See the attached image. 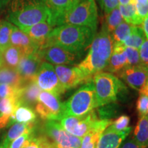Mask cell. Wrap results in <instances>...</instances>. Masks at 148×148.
<instances>
[{"label":"cell","instance_id":"cell-1","mask_svg":"<svg viewBox=\"0 0 148 148\" xmlns=\"http://www.w3.org/2000/svg\"><path fill=\"white\" fill-rule=\"evenodd\" d=\"M95 31L96 29L86 26L70 24L58 25L49 35L45 47L56 45L71 52L81 54L91 43L95 36Z\"/></svg>","mask_w":148,"mask_h":148},{"label":"cell","instance_id":"cell-2","mask_svg":"<svg viewBox=\"0 0 148 148\" xmlns=\"http://www.w3.org/2000/svg\"><path fill=\"white\" fill-rule=\"evenodd\" d=\"M113 50V41L110 33L104 27L95 36L90 43L89 51L77 65L86 76L92 79L94 75L100 73L108 66Z\"/></svg>","mask_w":148,"mask_h":148},{"label":"cell","instance_id":"cell-3","mask_svg":"<svg viewBox=\"0 0 148 148\" xmlns=\"http://www.w3.org/2000/svg\"><path fill=\"white\" fill-rule=\"evenodd\" d=\"M8 20L22 29L47 20L51 22V14L44 0H13L9 10Z\"/></svg>","mask_w":148,"mask_h":148},{"label":"cell","instance_id":"cell-4","mask_svg":"<svg viewBox=\"0 0 148 148\" xmlns=\"http://www.w3.org/2000/svg\"><path fill=\"white\" fill-rule=\"evenodd\" d=\"M95 86L96 107L115 102L118 97L124 90L126 86L114 74L107 72H100L95 74L93 77Z\"/></svg>","mask_w":148,"mask_h":148},{"label":"cell","instance_id":"cell-5","mask_svg":"<svg viewBox=\"0 0 148 148\" xmlns=\"http://www.w3.org/2000/svg\"><path fill=\"white\" fill-rule=\"evenodd\" d=\"M97 10L95 0H80L56 21V27L63 24L86 26L96 29Z\"/></svg>","mask_w":148,"mask_h":148},{"label":"cell","instance_id":"cell-6","mask_svg":"<svg viewBox=\"0 0 148 148\" xmlns=\"http://www.w3.org/2000/svg\"><path fill=\"white\" fill-rule=\"evenodd\" d=\"M64 104V116H81L97 108L94 83L90 81L82 85Z\"/></svg>","mask_w":148,"mask_h":148},{"label":"cell","instance_id":"cell-7","mask_svg":"<svg viewBox=\"0 0 148 148\" xmlns=\"http://www.w3.org/2000/svg\"><path fill=\"white\" fill-rule=\"evenodd\" d=\"M42 134L47 138L51 148H79L82 138L66 132L57 121H45Z\"/></svg>","mask_w":148,"mask_h":148},{"label":"cell","instance_id":"cell-8","mask_svg":"<svg viewBox=\"0 0 148 148\" xmlns=\"http://www.w3.org/2000/svg\"><path fill=\"white\" fill-rule=\"evenodd\" d=\"M35 110L44 121H59L64 116V104L59 97L42 90L38 95Z\"/></svg>","mask_w":148,"mask_h":148},{"label":"cell","instance_id":"cell-9","mask_svg":"<svg viewBox=\"0 0 148 148\" xmlns=\"http://www.w3.org/2000/svg\"><path fill=\"white\" fill-rule=\"evenodd\" d=\"M95 110L81 116H65L58 122L66 132L82 138L100 121Z\"/></svg>","mask_w":148,"mask_h":148},{"label":"cell","instance_id":"cell-10","mask_svg":"<svg viewBox=\"0 0 148 148\" xmlns=\"http://www.w3.org/2000/svg\"><path fill=\"white\" fill-rule=\"evenodd\" d=\"M34 81L40 90L51 92L58 97L66 91L59 81L54 66L47 62L41 64Z\"/></svg>","mask_w":148,"mask_h":148},{"label":"cell","instance_id":"cell-11","mask_svg":"<svg viewBox=\"0 0 148 148\" xmlns=\"http://www.w3.org/2000/svg\"><path fill=\"white\" fill-rule=\"evenodd\" d=\"M54 69L61 85L65 90L92 81L77 66L55 65Z\"/></svg>","mask_w":148,"mask_h":148},{"label":"cell","instance_id":"cell-12","mask_svg":"<svg viewBox=\"0 0 148 148\" xmlns=\"http://www.w3.org/2000/svg\"><path fill=\"white\" fill-rule=\"evenodd\" d=\"M43 62L39 51L22 56L16 70L25 84L34 81L38 69Z\"/></svg>","mask_w":148,"mask_h":148},{"label":"cell","instance_id":"cell-13","mask_svg":"<svg viewBox=\"0 0 148 148\" xmlns=\"http://www.w3.org/2000/svg\"><path fill=\"white\" fill-rule=\"evenodd\" d=\"M43 60L54 65H70L75 63L78 54L56 45H49L39 50Z\"/></svg>","mask_w":148,"mask_h":148},{"label":"cell","instance_id":"cell-14","mask_svg":"<svg viewBox=\"0 0 148 148\" xmlns=\"http://www.w3.org/2000/svg\"><path fill=\"white\" fill-rule=\"evenodd\" d=\"M133 89L139 90L148 80V68L141 64L128 66L117 74Z\"/></svg>","mask_w":148,"mask_h":148},{"label":"cell","instance_id":"cell-15","mask_svg":"<svg viewBox=\"0 0 148 148\" xmlns=\"http://www.w3.org/2000/svg\"><path fill=\"white\" fill-rule=\"evenodd\" d=\"M54 27L53 23L47 20L21 30L29 37L39 51L45 47L49 35Z\"/></svg>","mask_w":148,"mask_h":148},{"label":"cell","instance_id":"cell-16","mask_svg":"<svg viewBox=\"0 0 148 148\" xmlns=\"http://www.w3.org/2000/svg\"><path fill=\"white\" fill-rule=\"evenodd\" d=\"M131 130L132 127H129L121 132H116L108 126L101 135L96 148H119Z\"/></svg>","mask_w":148,"mask_h":148},{"label":"cell","instance_id":"cell-17","mask_svg":"<svg viewBox=\"0 0 148 148\" xmlns=\"http://www.w3.org/2000/svg\"><path fill=\"white\" fill-rule=\"evenodd\" d=\"M40 92L41 90L35 81L27 83L18 89L17 96L18 103L20 106H26L30 108L34 107L38 101Z\"/></svg>","mask_w":148,"mask_h":148},{"label":"cell","instance_id":"cell-18","mask_svg":"<svg viewBox=\"0 0 148 148\" xmlns=\"http://www.w3.org/2000/svg\"><path fill=\"white\" fill-rule=\"evenodd\" d=\"M10 45L18 48L23 56L38 51V48L29 38V37L23 30L16 27L15 25H14L11 34Z\"/></svg>","mask_w":148,"mask_h":148},{"label":"cell","instance_id":"cell-19","mask_svg":"<svg viewBox=\"0 0 148 148\" xmlns=\"http://www.w3.org/2000/svg\"><path fill=\"white\" fill-rule=\"evenodd\" d=\"M128 66L125 53V46L122 44H114L109 63L106 67L107 70L111 73L117 75Z\"/></svg>","mask_w":148,"mask_h":148},{"label":"cell","instance_id":"cell-20","mask_svg":"<svg viewBox=\"0 0 148 148\" xmlns=\"http://www.w3.org/2000/svg\"><path fill=\"white\" fill-rule=\"evenodd\" d=\"M112 121V119H101L95 128L92 129L83 136L79 148H96L101 135Z\"/></svg>","mask_w":148,"mask_h":148},{"label":"cell","instance_id":"cell-21","mask_svg":"<svg viewBox=\"0 0 148 148\" xmlns=\"http://www.w3.org/2000/svg\"><path fill=\"white\" fill-rule=\"evenodd\" d=\"M36 125L34 123H23L15 122L12 124L0 143V148H8L12 140L25 133L35 130Z\"/></svg>","mask_w":148,"mask_h":148},{"label":"cell","instance_id":"cell-22","mask_svg":"<svg viewBox=\"0 0 148 148\" xmlns=\"http://www.w3.org/2000/svg\"><path fill=\"white\" fill-rule=\"evenodd\" d=\"M51 14V22L56 27V21L68 12L74 4L71 0H44Z\"/></svg>","mask_w":148,"mask_h":148},{"label":"cell","instance_id":"cell-23","mask_svg":"<svg viewBox=\"0 0 148 148\" xmlns=\"http://www.w3.org/2000/svg\"><path fill=\"white\" fill-rule=\"evenodd\" d=\"M0 56L1 66L16 69L23 54L18 48L10 45L3 51H0Z\"/></svg>","mask_w":148,"mask_h":148},{"label":"cell","instance_id":"cell-24","mask_svg":"<svg viewBox=\"0 0 148 148\" xmlns=\"http://www.w3.org/2000/svg\"><path fill=\"white\" fill-rule=\"evenodd\" d=\"M0 84H8L16 88L25 84L17 70L3 66L0 67Z\"/></svg>","mask_w":148,"mask_h":148},{"label":"cell","instance_id":"cell-25","mask_svg":"<svg viewBox=\"0 0 148 148\" xmlns=\"http://www.w3.org/2000/svg\"><path fill=\"white\" fill-rule=\"evenodd\" d=\"M133 139L143 148L148 147V119L147 115L140 116L135 126Z\"/></svg>","mask_w":148,"mask_h":148},{"label":"cell","instance_id":"cell-26","mask_svg":"<svg viewBox=\"0 0 148 148\" xmlns=\"http://www.w3.org/2000/svg\"><path fill=\"white\" fill-rule=\"evenodd\" d=\"M36 119V114L32 110V108L26 106H19L14 110L11 117L10 124L15 122L23 123H34Z\"/></svg>","mask_w":148,"mask_h":148},{"label":"cell","instance_id":"cell-27","mask_svg":"<svg viewBox=\"0 0 148 148\" xmlns=\"http://www.w3.org/2000/svg\"><path fill=\"white\" fill-rule=\"evenodd\" d=\"M119 9L122 17L127 23L132 25H138L143 23V20L138 16L136 12L134 0L127 5L119 4Z\"/></svg>","mask_w":148,"mask_h":148},{"label":"cell","instance_id":"cell-28","mask_svg":"<svg viewBox=\"0 0 148 148\" xmlns=\"http://www.w3.org/2000/svg\"><path fill=\"white\" fill-rule=\"evenodd\" d=\"M145 39V35L141 27L134 25L132 32L130 36L122 43L125 47H133L139 49L140 46L143 43Z\"/></svg>","mask_w":148,"mask_h":148},{"label":"cell","instance_id":"cell-29","mask_svg":"<svg viewBox=\"0 0 148 148\" xmlns=\"http://www.w3.org/2000/svg\"><path fill=\"white\" fill-rule=\"evenodd\" d=\"M133 26L134 25L127 23V22L122 21L110 34L113 45L123 43L131 34Z\"/></svg>","mask_w":148,"mask_h":148},{"label":"cell","instance_id":"cell-30","mask_svg":"<svg viewBox=\"0 0 148 148\" xmlns=\"http://www.w3.org/2000/svg\"><path fill=\"white\" fill-rule=\"evenodd\" d=\"M14 25L8 21H0V51L10 45V36Z\"/></svg>","mask_w":148,"mask_h":148},{"label":"cell","instance_id":"cell-31","mask_svg":"<svg viewBox=\"0 0 148 148\" xmlns=\"http://www.w3.org/2000/svg\"><path fill=\"white\" fill-rule=\"evenodd\" d=\"M19 106L16 98L8 97L0 99V115L11 119L14 110Z\"/></svg>","mask_w":148,"mask_h":148},{"label":"cell","instance_id":"cell-32","mask_svg":"<svg viewBox=\"0 0 148 148\" xmlns=\"http://www.w3.org/2000/svg\"><path fill=\"white\" fill-rule=\"evenodd\" d=\"M122 21H123V17L120 12L119 7H117L111 11L110 13L106 14L103 26L111 34Z\"/></svg>","mask_w":148,"mask_h":148},{"label":"cell","instance_id":"cell-33","mask_svg":"<svg viewBox=\"0 0 148 148\" xmlns=\"http://www.w3.org/2000/svg\"><path fill=\"white\" fill-rule=\"evenodd\" d=\"M35 135V130L25 133L12 140L8 148H25L28 145Z\"/></svg>","mask_w":148,"mask_h":148},{"label":"cell","instance_id":"cell-34","mask_svg":"<svg viewBox=\"0 0 148 148\" xmlns=\"http://www.w3.org/2000/svg\"><path fill=\"white\" fill-rule=\"evenodd\" d=\"M130 122V116L123 114L112 121L109 127L116 132H121L129 127Z\"/></svg>","mask_w":148,"mask_h":148},{"label":"cell","instance_id":"cell-35","mask_svg":"<svg viewBox=\"0 0 148 148\" xmlns=\"http://www.w3.org/2000/svg\"><path fill=\"white\" fill-rule=\"evenodd\" d=\"M125 53L129 66L140 65V60L138 49L133 47H125Z\"/></svg>","mask_w":148,"mask_h":148},{"label":"cell","instance_id":"cell-36","mask_svg":"<svg viewBox=\"0 0 148 148\" xmlns=\"http://www.w3.org/2000/svg\"><path fill=\"white\" fill-rule=\"evenodd\" d=\"M18 89L19 88H16L8 84H0V99L8 97L17 99Z\"/></svg>","mask_w":148,"mask_h":148},{"label":"cell","instance_id":"cell-37","mask_svg":"<svg viewBox=\"0 0 148 148\" xmlns=\"http://www.w3.org/2000/svg\"><path fill=\"white\" fill-rule=\"evenodd\" d=\"M136 110L139 117L147 115L148 112V96L140 94L136 101Z\"/></svg>","mask_w":148,"mask_h":148},{"label":"cell","instance_id":"cell-38","mask_svg":"<svg viewBox=\"0 0 148 148\" xmlns=\"http://www.w3.org/2000/svg\"><path fill=\"white\" fill-rule=\"evenodd\" d=\"M136 12L142 19L148 16V0H134Z\"/></svg>","mask_w":148,"mask_h":148},{"label":"cell","instance_id":"cell-39","mask_svg":"<svg viewBox=\"0 0 148 148\" xmlns=\"http://www.w3.org/2000/svg\"><path fill=\"white\" fill-rule=\"evenodd\" d=\"M101 8L104 11L106 14L110 13L114 8L119 5V0H99Z\"/></svg>","mask_w":148,"mask_h":148},{"label":"cell","instance_id":"cell-40","mask_svg":"<svg viewBox=\"0 0 148 148\" xmlns=\"http://www.w3.org/2000/svg\"><path fill=\"white\" fill-rule=\"evenodd\" d=\"M140 64L148 68V40H145L139 48Z\"/></svg>","mask_w":148,"mask_h":148},{"label":"cell","instance_id":"cell-41","mask_svg":"<svg viewBox=\"0 0 148 148\" xmlns=\"http://www.w3.org/2000/svg\"><path fill=\"white\" fill-rule=\"evenodd\" d=\"M119 148H143L138 145L136 142L134 141L133 138H128L125 140V142H123L120 146Z\"/></svg>","mask_w":148,"mask_h":148},{"label":"cell","instance_id":"cell-42","mask_svg":"<svg viewBox=\"0 0 148 148\" xmlns=\"http://www.w3.org/2000/svg\"><path fill=\"white\" fill-rule=\"evenodd\" d=\"M142 24H143V27H142V28H143V32L145 33V37L148 40V16L147 17L144 18Z\"/></svg>","mask_w":148,"mask_h":148},{"label":"cell","instance_id":"cell-43","mask_svg":"<svg viewBox=\"0 0 148 148\" xmlns=\"http://www.w3.org/2000/svg\"><path fill=\"white\" fill-rule=\"evenodd\" d=\"M139 92L140 94H143V95L148 96V80L145 83V84L144 85L143 87L139 90Z\"/></svg>","mask_w":148,"mask_h":148},{"label":"cell","instance_id":"cell-44","mask_svg":"<svg viewBox=\"0 0 148 148\" xmlns=\"http://www.w3.org/2000/svg\"><path fill=\"white\" fill-rule=\"evenodd\" d=\"M134 0H119V3L121 5H127L128 3L132 2Z\"/></svg>","mask_w":148,"mask_h":148},{"label":"cell","instance_id":"cell-45","mask_svg":"<svg viewBox=\"0 0 148 148\" xmlns=\"http://www.w3.org/2000/svg\"><path fill=\"white\" fill-rule=\"evenodd\" d=\"M11 0H0V6L3 7L7 5L9 2H10Z\"/></svg>","mask_w":148,"mask_h":148},{"label":"cell","instance_id":"cell-46","mask_svg":"<svg viewBox=\"0 0 148 148\" xmlns=\"http://www.w3.org/2000/svg\"><path fill=\"white\" fill-rule=\"evenodd\" d=\"M71 1H72V2H73V4L75 5V4H76L77 2H79V1H80V0H71Z\"/></svg>","mask_w":148,"mask_h":148},{"label":"cell","instance_id":"cell-47","mask_svg":"<svg viewBox=\"0 0 148 148\" xmlns=\"http://www.w3.org/2000/svg\"><path fill=\"white\" fill-rule=\"evenodd\" d=\"M147 119H148V112H147Z\"/></svg>","mask_w":148,"mask_h":148}]
</instances>
